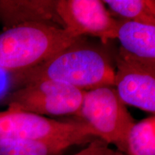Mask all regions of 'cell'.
<instances>
[{
  "instance_id": "6da1fadb",
  "label": "cell",
  "mask_w": 155,
  "mask_h": 155,
  "mask_svg": "<svg viewBox=\"0 0 155 155\" xmlns=\"http://www.w3.org/2000/svg\"><path fill=\"white\" fill-rule=\"evenodd\" d=\"M115 68L109 54L83 38L32 68L15 73L21 86L30 82L53 80L88 91L114 86Z\"/></svg>"
},
{
  "instance_id": "7a4b0ae2",
  "label": "cell",
  "mask_w": 155,
  "mask_h": 155,
  "mask_svg": "<svg viewBox=\"0 0 155 155\" xmlns=\"http://www.w3.org/2000/svg\"><path fill=\"white\" fill-rule=\"evenodd\" d=\"M81 38L50 23L12 27L0 33V68L12 73L32 68Z\"/></svg>"
},
{
  "instance_id": "3957f363",
  "label": "cell",
  "mask_w": 155,
  "mask_h": 155,
  "mask_svg": "<svg viewBox=\"0 0 155 155\" xmlns=\"http://www.w3.org/2000/svg\"><path fill=\"white\" fill-rule=\"evenodd\" d=\"M78 117L91 128L96 138L125 152L127 135L136 121L114 86L86 91Z\"/></svg>"
},
{
  "instance_id": "277c9868",
  "label": "cell",
  "mask_w": 155,
  "mask_h": 155,
  "mask_svg": "<svg viewBox=\"0 0 155 155\" xmlns=\"http://www.w3.org/2000/svg\"><path fill=\"white\" fill-rule=\"evenodd\" d=\"M86 91L66 83L42 80L23 85L9 94L8 110L37 115H78Z\"/></svg>"
},
{
  "instance_id": "5b68a950",
  "label": "cell",
  "mask_w": 155,
  "mask_h": 155,
  "mask_svg": "<svg viewBox=\"0 0 155 155\" xmlns=\"http://www.w3.org/2000/svg\"><path fill=\"white\" fill-rule=\"evenodd\" d=\"M116 64L114 88L121 101L154 115L155 63L133 57L120 48Z\"/></svg>"
},
{
  "instance_id": "8992f818",
  "label": "cell",
  "mask_w": 155,
  "mask_h": 155,
  "mask_svg": "<svg viewBox=\"0 0 155 155\" xmlns=\"http://www.w3.org/2000/svg\"><path fill=\"white\" fill-rule=\"evenodd\" d=\"M56 13L63 28L76 36L98 38L103 43L116 39L119 19L100 0H58Z\"/></svg>"
},
{
  "instance_id": "52a82bcc",
  "label": "cell",
  "mask_w": 155,
  "mask_h": 155,
  "mask_svg": "<svg viewBox=\"0 0 155 155\" xmlns=\"http://www.w3.org/2000/svg\"><path fill=\"white\" fill-rule=\"evenodd\" d=\"M86 134L96 138L81 119L61 121L19 111H0V141L46 139Z\"/></svg>"
},
{
  "instance_id": "ba28073f",
  "label": "cell",
  "mask_w": 155,
  "mask_h": 155,
  "mask_svg": "<svg viewBox=\"0 0 155 155\" xmlns=\"http://www.w3.org/2000/svg\"><path fill=\"white\" fill-rule=\"evenodd\" d=\"M54 0H0V22L4 30L30 22L61 24Z\"/></svg>"
},
{
  "instance_id": "9c48e42d",
  "label": "cell",
  "mask_w": 155,
  "mask_h": 155,
  "mask_svg": "<svg viewBox=\"0 0 155 155\" xmlns=\"http://www.w3.org/2000/svg\"><path fill=\"white\" fill-rule=\"evenodd\" d=\"M96 139L86 134L46 139L0 141V155H60L74 145Z\"/></svg>"
},
{
  "instance_id": "30bf717a",
  "label": "cell",
  "mask_w": 155,
  "mask_h": 155,
  "mask_svg": "<svg viewBox=\"0 0 155 155\" xmlns=\"http://www.w3.org/2000/svg\"><path fill=\"white\" fill-rule=\"evenodd\" d=\"M116 39L120 48L129 55L155 63V25L119 19Z\"/></svg>"
},
{
  "instance_id": "8fae6325",
  "label": "cell",
  "mask_w": 155,
  "mask_h": 155,
  "mask_svg": "<svg viewBox=\"0 0 155 155\" xmlns=\"http://www.w3.org/2000/svg\"><path fill=\"white\" fill-rule=\"evenodd\" d=\"M126 155H155L154 115L136 122L127 135Z\"/></svg>"
},
{
  "instance_id": "7c38bea8",
  "label": "cell",
  "mask_w": 155,
  "mask_h": 155,
  "mask_svg": "<svg viewBox=\"0 0 155 155\" xmlns=\"http://www.w3.org/2000/svg\"><path fill=\"white\" fill-rule=\"evenodd\" d=\"M103 2L122 19L155 25L154 0H104Z\"/></svg>"
},
{
  "instance_id": "4fadbf2b",
  "label": "cell",
  "mask_w": 155,
  "mask_h": 155,
  "mask_svg": "<svg viewBox=\"0 0 155 155\" xmlns=\"http://www.w3.org/2000/svg\"><path fill=\"white\" fill-rule=\"evenodd\" d=\"M108 147L105 141L96 138L91 141L88 147L73 155H104Z\"/></svg>"
},
{
  "instance_id": "5bb4252c",
  "label": "cell",
  "mask_w": 155,
  "mask_h": 155,
  "mask_svg": "<svg viewBox=\"0 0 155 155\" xmlns=\"http://www.w3.org/2000/svg\"><path fill=\"white\" fill-rule=\"evenodd\" d=\"M104 155H126L124 153L120 152V151L118 150H114L108 147L107 150H106L105 154Z\"/></svg>"
}]
</instances>
